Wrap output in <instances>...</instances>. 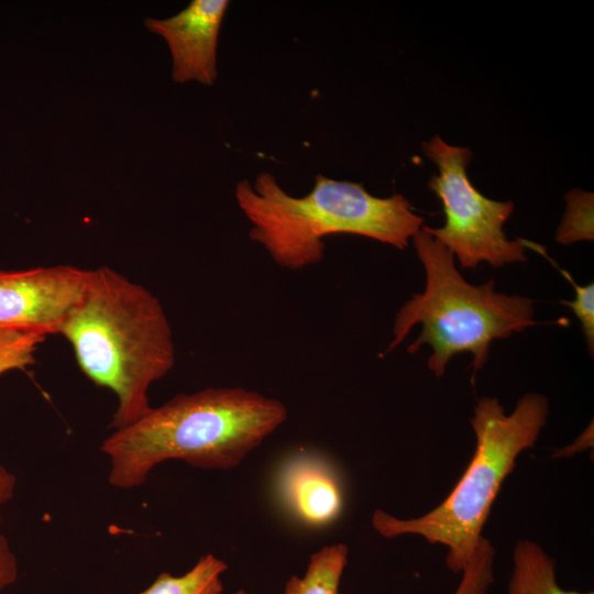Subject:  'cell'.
Masks as SVG:
<instances>
[{
    "label": "cell",
    "mask_w": 594,
    "mask_h": 594,
    "mask_svg": "<svg viewBox=\"0 0 594 594\" xmlns=\"http://www.w3.org/2000/svg\"><path fill=\"white\" fill-rule=\"evenodd\" d=\"M286 418L278 399L242 387H209L151 407L116 429L100 450L110 460L109 483L132 488L167 460L208 470L238 466Z\"/></svg>",
    "instance_id": "cell-1"
},
{
    "label": "cell",
    "mask_w": 594,
    "mask_h": 594,
    "mask_svg": "<svg viewBox=\"0 0 594 594\" xmlns=\"http://www.w3.org/2000/svg\"><path fill=\"white\" fill-rule=\"evenodd\" d=\"M59 334L81 372L117 396L114 430L151 409L150 386L175 364L173 331L160 299L108 266L90 270L86 290Z\"/></svg>",
    "instance_id": "cell-2"
},
{
    "label": "cell",
    "mask_w": 594,
    "mask_h": 594,
    "mask_svg": "<svg viewBox=\"0 0 594 594\" xmlns=\"http://www.w3.org/2000/svg\"><path fill=\"white\" fill-rule=\"evenodd\" d=\"M234 196L251 224L250 239L292 271L321 262L329 235H362L404 250L424 224L403 195L376 197L362 184L321 174L302 197L286 193L268 172L253 183L240 180Z\"/></svg>",
    "instance_id": "cell-3"
},
{
    "label": "cell",
    "mask_w": 594,
    "mask_h": 594,
    "mask_svg": "<svg viewBox=\"0 0 594 594\" xmlns=\"http://www.w3.org/2000/svg\"><path fill=\"white\" fill-rule=\"evenodd\" d=\"M548 413V399L539 393L521 396L510 415L496 398H480L470 420L476 438L474 453L449 495L427 514L410 519L376 509L374 529L385 538L416 535L442 544L448 551V569L462 572L483 538L482 530L505 479L519 454L534 447Z\"/></svg>",
    "instance_id": "cell-4"
},
{
    "label": "cell",
    "mask_w": 594,
    "mask_h": 594,
    "mask_svg": "<svg viewBox=\"0 0 594 594\" xmlns=\"http://www.w3.org/2000/svg\"><path fill=\"white\" fill-rule=\"evenodd\" d=\"M413 242L426 272V287L397 311L393 340L385 354L420 323L421 333L408 346L409 353L429 344L432 353L428 367L441 377L455 354L470 352L475 374L485 365L494 340L506 339L537 323L532 299L496 292L494 279L482 285L468 283L455 266L453 253L424 226Z\"/></svg>",
    "instance_id": "cell-5"
},
{
    "label": "cell",
    "mask_w": 594,
    "mask_h": 594,
    "mask_svg": "<svg viewBox=\"0 0 594 594\" xmlns=\"http://www.w3.org/2000/svg\"><path fill=\"white\" fill-rule=\"evenodd\" d=\"M422 151L438 167L429 187L441 200L446 215L442 228L424 229L457 256L461 268H474L482 262L495 267L526 262L525 240L510 241L503 231L514 211L513 201L483 196L468 177L471 150L435 136L422 144Z\"/></svg>",
    "instance_id": "cell-6"
},
{
    "label": "cell",
    "mask_w": 594,
    "mask_h": 594,
    "mask_svg": "<svg viewBox=\"0 0 594 594\" xmlns=\"http://www.w3.org/2000/svg\"><path fill=\"white\" fill-rule=\"evenodd\" d=\"M89 278L90 270L73 265L0 271V328L59 334Z\"/></svg>",
    "instance_id": "cell-7"
},
{
    "label": "cell",
    "mask_w": 594,
    "mask_h": 594,
    "mask_svg": "<svg viewBox=\"0 0 594 594\" xmlns=\"http://www.w3.org/2000/svg\"><path fill=\"white\" fill-rule=\"evenodd\" d=\"M229 4L228 0H194L170 18L145 19V26L169 47L175 82L216 81L219 32Z\"/></svg>",
    "instance_id": "cell-8"
},
{
    "label": "cell",
    "mask_w": 594,
    "mask_h": 594,
    "mask_svg": "<svg viewBox=\"0 0 594 594\" xmlns=\"http://www.w3.org/2000/svg\"><path fill=\"white\" fill-rule=\"evenodd\" d=\"M276 485L286 509L307 526H328L343 510L340 480L321 458L299 455L288 460L279 470Z\"/></svg>",
    "instance_id": "cell-9"
},
{
    "label": "cell",
    "mask_w": 594,
    "mask_h": 594,
    "mask_svg": "<svg viewBox=\"0 0 594 594\" xmlns=\"http://www.w3.org/2000/svg\"><path fill=\"white\" fill-rule=\"evenodd\" d=\"M513 560L508 594H593L560 587L554 561L534 541H518Z\"/></svg>",
    "instance_id": "cell-10"
},
{
    "label": "cell",
    "mask_w": 594,
    "mask_h": 594,
    "mask_svg": "<svg viewBox=\"0 0 594 594\" xmlns=\"http://www.w3.org/2000/svg\"><path fill=\"white\" fill-rule=\"evenodd\" d=\"M348 553L344 543L329 544L312 553L304 576H292L284 594H340Z\"/></svg>",
    "instance_id": "cell-11"
},
{
    "label": "cell",
    "mask_w": 594,
    "mask_h": 594,
    "mask_svg": "<svg viewBox=\"0 0 594 594\" xmlns=\"http://www.w3.org/2000/svg\"><path fill=\"white\" fill-rule=\"evenodd\" d=\"M227 570L224 561L208 553L182 576L161 573L141 594H221V576Z\"/></svg>",
    "instance_id": "cell-12"
},
{
    "label": "cell",
    "mask_w": 594,
    "mask_h": 594,
    "mask_svg": "<svg viewBox=\"0 0 594 594\" xmlns=\"http://www.w3.org/2000/svg\"><path fill=\"white\" fill-rule=\"evenodd\" d=\"M46 337L0 328V375L34 363L35 352Z\"/></svg>",
    "instance_id": "cell-13"
},
{
    "label": "cell",
    "mask_w": 594,
    "mask_h": 594,
    "mask_svg": "<svg viewBox=\"0 0 594 594\" xmlns=\"http://www.w3.org/2000/svg\"><path fill=\"white\" fill-rule=\"evenodd\" d=\"M494 547L483 537L461 572L462 579L453 594H486L494 582Z\"/></svg>",
    "instance_id": "cell-14"
},
{
    "label": "cell",
    "mask_w": 594,
    "mask_h": 594,
    "mask_svg": "<svg viewBox=\"0 0 594 594\" xmlns=\"http://www.w3.org/2000/svg\"><path fill=\"white\" fill-rule=\"evenodd\" d=\"M535 251L541 253L547 257L564 276V278L573 286L575 292V298L573 300H561V304L570 307L576 318L579 319L583 334L586 339L587 349L593 355L594 351V284L579 285L571 274L563 268H560L556 263L552 262L544 250L539 245L536 246Z\"/></svg>",
    "instance_id": "cell-15"
},
{
    "label": "cell",
    "mask_w": 594,
    "mask_h": 594,
    "mask_svg": "<svg viewBox=\"0 0 594 594\" xmlns=\"http://www.w3.org/2000/svg\"><path fill=\"white\" fill-rule=\"evenodd\" d=\"M18 563L8 540L0 534V593L15 582Z\"/></svg>",
    "instance_id": "cell-16"
},
{
    "label": "cell",
    "mask_w": 594,
    "mask_h": 594,
    "mask_svg": "<svg viewBox=\"0 0 594 594\" xmlns=\"http://www.w3.org/2000/svg\"><path fill=\"white\" fill-rule=\"evenodd\" d=\"M15 477L0 464V505L9 501L14 491ZM1 520V516H0Z\"/></svg>",
    "instance_id": "cell-17"
},
{
    "label": "cell",
    "mask_w": 594,
    "mask_h": 594,
    "mask_svg": "<svg viewBox=\"0 0 594 594\" xmlns=\"http://www.w3.org/2000/svg\"><path fill=\"white\" fill-rule=\"evenodd\" d=\"M233 594H248V593L244 590H240V591H238V592H235Z\"/></svg>",
    "instance_id": "cell-18"
}]
</instances>
